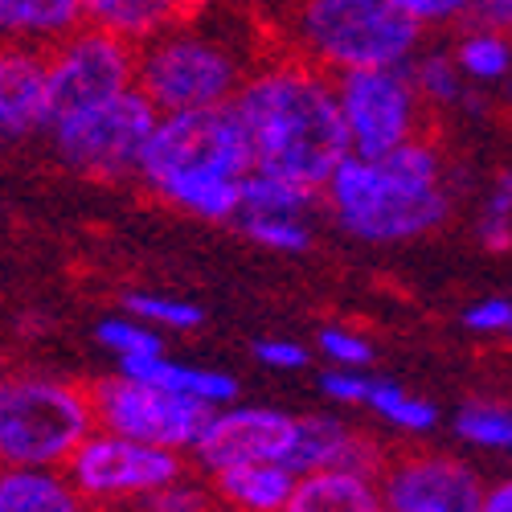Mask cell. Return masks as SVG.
Here are the masks:
<instances>
[{"mask_svg": "<svg viewBox=\"0 0 512 512\" xmlns=\"http://www.w3.org/2000/svg\"><path fill=\"white\" fill-rule=\"evenodd\" d=\"M230 107L246 132L254 173L324 189L332 168L349 156L336 78L287 50L254 62Z\"/></svg>", "mask_w": 512, "mask_h": 512, "instance_id": "6da1fadb", "label": "cell"}, {"mask_svg": "<svg viewBox=\"0 0 512 512\" xmlns=\"http://www.w3.org/2000/svg\"><path fill=\"white\" fill-rule=\"evenodd\" d=\"M332 222L357 242L402 246L435 234L451 218V168L435 132L390 156L349 152L320 189Z\"/></svg>", "mask_w": 512, "mask_h": 512, "instance_id": "7a4b0ae2", "label": "cell"}, {"mask_svg": "<svg viewBox=\"0 0 512 512\" xmlns=\"http://www.w3.org/2000/svg\"><path fill=\"white\" fill-rule=\"evenodd\" d=\"M254 173L234 107L160 115L148 140L140 185L168 209L197 222H238L242 185Z\"/></svg>", "mask_w": 512, "mask_h": 512, "instance_id": "3957f363", "label": "cell"}, {"mask_svg": "<svg viewBox=\"0 0 512 512\" xmlns=\"http://www.w3.org/2000/svg\"><path fill=\"white\" fill-rule=\"evenodd\" d=\"M271 33L279 50L332 78L369 66H406L426 37L394 0H275Z\"/></svg>", "mask_w": 512, "mask_h": 512, "instance_id": "277c9868", "label": "cell"}, {"mask_svg": "<svg viewBox=\"0 0 512 512\" xmlns=\"http://www.w3.org/2000/svg\"><path fill=\"white\" fill-rule=\"evenodd\" d=\"M254 62L259 58L242 54L230 33L209 29L189 13L136 50V87L160 115L226 107L242 91Z\"/></svg>", "mask_w": 512, "mask_h": 512, "instance_id": "5b68a950", "label": "cell"}, {"mask_svg": "<svg viewBox=\"0 0 512 512\" xmlns=\"http://www.w3.org/2000/svg\"><path fill=\"white\" fill-rule=\"evenodd\" d=\"M91 431V386L46 369L0 365V463L66 467Z\"/></svg>", "mask_w": 512, "mask_h": 512, "instance_id": "8992f818", "label": "cell"}, {"mask_svg": "<svg viewBox=\"0 0 512 512\" xmlns=\"http://www.w3.org/2000/svg\"><path fill=\"white\" fill-rule=\"evenodd\" d=\"M160 123L152 99L132 87L115 99L78 107L46 123V136L54 156L78 177L91 181H136L148 152V140Z\"/></svg>", "mask_w": 512, "mask_h": 512, "instance_id": "52a82bcc", "label": "cell"}, {"mask_svg": "<svg viewBox=\"0 0 512 512\" xmlns=\"http://www.w3.org/2000/svg\"><path fill=\"white\" fill-rule=\"evenodd\" d=\"M336 103L349 136V152L357 156H390L402 144L435 132L431 107L414 87L410 62L336 74Z\"/></svg>", "mask_w": 512, "mask_h": 512, "instance_id": "ba28073f", "label": "cell"}, {"mask_svg": "<svg viewBox=\"0 0 512 512\" xmlns=\"http://www.w3.org/2000/svg\"><path fill=\"white\" fill-rule=\"evenodd\" d=\"M66 472L78 484V492L87 496L99 512L103 508H136L156 488L185 476L189 455L168 451V447H152V443H140V439H127V435L95 426V431L78 443V451L70 455Z\"/></svg>", "mask_w": 512, "mask_h": 512, "instance_id": "9c48e42d", "label": "cell"}, {"mask_svg": "<svg viewBox=\"0 0 512 512\" xmlns=\"http://www.w3.org/2000/svg\"><path fill=\"white\" fill-rule=\"evenodd\" d=\"M91 402H95V426H103V431L140 439L152 447H168L181 455H193L213 414L173 390L152 386V381L119 373V369L91 381Z\"/></svg>", "mask_w": 512, "mask_h": 512, "instance_id": "30bf717a", "label": "cell"}, {"mask_svg": "<svg viewBox=\"0 0 512 512\" xmlns=\"http://www.w3.org/2000/svg\"><path fill=\"white\" fill-rule=\"evenodd\" d=\"M132 87H136V46H127L123 37L99 25H82L70 37H62L54 50H46L50 119L115 99Z\"/></svg>", "mask_w": 512, "mask_h": 512, "instance_id": "8fae6325", "label": "cell"}, {"mask_svg": "<svg viewBox=\"0 0 512 512\" xmlns=\"http://www.w3.org/2000/svg\"><path fill=\"white\" fill-rule=\"evenodd\" d=\"M386 512H480L488 480L467 459L439 447L390 451L377 472Z\"/></svg>", "mask_w": 512, "mask_h": 512, "instance_id": "7c38bea8", "label": "cell"}, {"mask_svg": "<svg viewBox=\"0 0 512 512\" xmlns=\"http://www.w3.org/2000/svg\"><path fill=\"white\" fill-rule=\"evenodd\" d=\"M295 426H300V414H287L279 406L230 402V406L209 414L189 459L201 476L226 472V467H238V463H287L291 467Z\"/></svg>", "mask_w": 512, "mask_h": 512, "instance_id": "4fadbf2b", "label": "cell"}, {"mask_svg": "<svg viewBox=\"0 0 512 512\" xmlns=\"http://www.w3.org/2000/svg\"><path fill=\"white\" fill-rule=\"evenodd\" d=\"M386 447H381L369 431L345 414H300L295 426V451H291V472H369L377 476L386 463Z\"/></svg>", "mask_w": 512, "mask_h": 512, "instance_id": "5bb4252c", "label": "cell"}, {"mask_svg": "<svg viewBox=\"0 0 512 512\" xmlns=\"http://www.w3.org/2000/svg\"><path fill=\"white\" fill-rule=\"evenodd\" d=\"M46 54L0 41V144H21L46 132Z\"/></svg>", "mask_w": 512, "mask_h": 512, "instance_id": "9a60e30c", "label": "cell"}, {"mask_svg": "<svg viewBox=\"0 0 512 512\" xmlns=\"http://www.w3.org/2000/svg\"><path fill=\"white\" fill-rule=\"evenodd\" d=\"M0 512H99L66 467L0 463Z\"/></svg>", "mask_w": 512, "mask_h": 512, "instance_id": "2e32d148", "label": "cell"}, {"mask_svg": "<svg viewBox=\"0 0 512 512\" xmlns=\"http://www.w3.org/2000/svg\"><path fill=\"white\" fill-rule=\"evenodd\" d=\"M87 25V0H0V41L54 50L62 37Z\"/></svg>", "mask_w": 512, "mask_h": 512, "instance_id": "e0dca14e", "label": "cell"}, {"mask_svg": "<svg viewBox=\"0 0 512 512\" xmlns=\"http://www.w3.org/2000/svg\"><path fill=\"white\" fill-rule=\"evenodd\" d=\"M119 373H132V377H144L152 386H164L173 390L205 410H222L230 402H238V377L226 373V369H209V365H193V361H177L168 353H156V357H144V361H127V365H115Z\"/></svg>", "mask_w": 512, "mask_h": 512, "instance_id": "ac0fdd59", "label": "cell"}, {"mask_svg": "<svg viewBox=\"0 0 512 512\" xmlns=\"http://www.w3.org/2000/svg\"><path fill=\"white\" fill-rule=\"evenodd\" d=\"M295 480L300 476L287 463H238L209 476L222 512H283Z\"/></svg>", "mask_w": 512, "mask_h": 512, "instance_id": "d6986e66", "label": "cell"}, {"mask_svg": "<svg viewBox=\"0 0 512 512\" xmlns=\"http://www.w3.org/2000/svg\"><path fill=\"white\" fill-rule=\"evenodd\" d=\"M283 512H386L369 472H304Z\"/></svg>", "mask_w": 512, "mask_h": 512, "instance_id": "ffe728a7", "label": "cell"}, {"mask_svg": "<svg viewBox=\"0 0 512 512\" xmlns=\"http://www.w3.org/2000/svg\"><path fill=\"white\" fill-rule=\"evenodd\" d=\"M451 58L472 87H508L512 82V33L467 21L451 41Z\"/></svg>", "mask_w": 512, "mask_h": 512, "instance_id": "44dd1931", "label": "cell"}, {"mask_svg": "<svg viewBox=\"0 0 512 512\" xmlns=\"http://www.w3.org/2000/svg\"><path fill=\"white\" fill-rule=\"evenodd\" d=\"M357 410H369L377 422H386L394 435H406V439H426L439 426V406L435 402H426L422 394L398 386V381H390V377H373V373H365Z\"/></svg>", "mask_w": 512, "mask_h": 512, "instance_id": "7402d4cb", "label": "cell"}, {"mask_svg": "<svg viewBox=\"0 0 512 512\" xmlns=\"http://www.w3.org/2000/svg\"><path fill=\"white\" fill-rule=\"evenodd\" d=\"M181 17H185V9L177 0H87V25H99L115 37H123L127 46H136V50Z\"/></svg>", "mask_w": 512, "mask_h": 512, "instance_id": "603a6c76", "label": "cell"}, {"mask_svg": "<svg viewBox=\"0 0 512 512\" xmlns=\"http://www.w3.org/2000/svg\"><path fill=\"white\" fill-rule=\"evenodd\" d=\"M410 74H414V87H418V95L426 99L431 111L476 107V87L463 78L451 50H418L410 58Z\"/></svg>", "mask_w": 512, "mask_h": 512, "instance_id": "cb8c5ba5", "label": "cell"}, {"mask_svg": "<svg viewBox=\"0 0 512 512\" xmlns=\"http://www.w3.org/2000/svg\"><path fill=\"white\" fill-rule=\"evenodd\" d=\"M451 431L472 451L512 455V406L500 398H467L451 418Z\"/></svg>", "mask_w": 512, "mask_h": 512, "instance_id": "d4e9b609", "label": "cell"}, {"mask_svg": "<svg viewBox=\"0 0 512 512\" xmlns=\"http://www.w3.org/2000/svg\"><path fill=\"white\" fill-rule=\"evenodd\" d=\"M95 340L115 357V365H127V361H144V357L168 353V349H164V332H156L152 324H144V320L132 316V312L103 316V320L95 324Z\"/></svg>", "mask_w": 512, "mask_h": 512, "instance_id": "484cf974", "label": "cell"}, {"mask_svg": "<svg viewBox=\"0 0 512 512\" xmlns=\"http://www.w3.org/2000/svg\"><path fill=\"white\" fill-rule=\"evenodd\" d=\"M316 201H320V189H308L275 173H250L242 185V213H312Z\"/></svg>", "mask_w": 512, "mask_h": 512, "instance_id": "4316f807", "label": "cell"}, {"mask_svg": "<svg viewBox=\"0 0 512 512\" xmlns=\"http://www.w3.org/2000/svg\"><path fill=\"white\" fill-rule=\"evenodd\" d=\"M254 246L275 254H304L312 250V222L308 213H242L234 222Z\"/></svg>", "mask_w": 512, "mask_h": 512, "instance_id": "83f0119b", "label": "cell"}, {"mask_svg": "<svg viewBox=\"0 0 512 512\" xmlns=\"http://www.w3.org/2000/svg\"><path fill=\"white\" fill-rule=\"evenodd\" d=\"M123 312L140 316L144 324H152L156 332H197L205 324V312L193 300H181V295H164V291H127L119 300Z\"/></svg>", "mask_w": 512, "mask_h": 512, "instance_id": "f1b7e54d", "label": "cell"}, {"mask_svg": "<svg viewBox=\"0 0 512 512\" xmlns=\"http://www.w3.org/2000/svg\"><path fill=\"white\" fill-rule=\"evenodd\" d=\"M476 238L492 254L512 250V168H500L492 177L480 201V213H476Z\"/></svg>", "mask_w": 512, "mask_h": 512, "instance_id": "f546056e", "label": "cell"}, {"mask_svg": "<svg viewBox=\"0 0 512 512\" xmlns=\"http://www.w3.org/2000/svg\"><path fill=\"white\" fill-rule=\"evenodd\" d=\"M136 512H222V508H218V496H213L209 476L185 472L173 484H164L152 496H144L136 504Z\"/></svg>", "mask_w": 512, "mask_h": 512, "instance_id": "4dcf8cb0", "label": "cell"}, {"mask_svg": "<svg viewBox=\"0 0 512 512\" xmlns=\"http://www.w3.org/2000/svg\"><path fill=\"white\" fill-rule=\"evenodd\" d=\"M316 349L324 353L328 365L336 369H369L377 361V349H373V336L353 328V324H324L316 332Z\"/></svg>", "mask_w": 512, "mask_h": 512, "instance_id": "1f68e13d", "label": "cell"}, {"mask_svg": "<svg viewBox=\"0 0 512 512\" xmlns=\"http://www.w3.org/2000/svg\"><path fill=\"white\" fill-rule=\"evenodd\" d=\"M394 5L422 29H459L472 21L476 0H394Z\"/></svg>", "mask_w": 512, "mask_h": 512, "instance_id": "d6a6232c", "label": "cell"}, {"mask_svg": "<svg viewBox=\"0 0 512 512\" xmlns=\"http://www.w3.org/2000/svg\"><path fill=\"white\" fill-rule=\"evenodd\" d=\"M463 328H472L476 336H508L512 328V300L508 295H484L463 308Z\"/></svg>", "mask_w": 512, "mask_h": 512, "instance_id": "836d02e7", "label": "cell"}, {"mask_svg": "<svg viewBox=\"0 0 512 512\" xmlns=\"http://www.w3.org/2000/svg\"><path fill=\"white\" fill-rule=\"evenodd\" d=\"M254 361L271 373H300L308 365V345H300L291 336H263V340H254Z\"/></svg>", "mask_w": 512, "mask_h": 512, "instance_id": "e575fe53", "label": "cell"}, {"mask_svg": "<svg viewBox=\"0 0 512 512\" xmlns=\"http://www.w3.org/2000/svg\"><path fill=\"white\" fill-rule=\"evenodd\" d=\"M472 21H484V25H496V29L512 33V0H476Z\"/></svg>", "mask_w": 512, "mask_h": 512, "instance_id": "d590c367", "label": "cell"}, {"mask_svg": "<svg viewBox=\"0 0 512 512\" xmlns=\"http://www.w3.org/2000/svg\"><path fill=\"white\" fill-rule=\"evenodd\" d=\"M480 512H512V472L488 484V496H484Z\"/></svg>", "mask_w": 512, "mask_h": 512, "instance_id": "8d00e7d4", "label": "cell"}, {"mask_svg": "<svg viewBox=\"0 0 512 512\" xmlns=\"http://www.w3.org/2000/svg\"><path fill=\"white\" fill-rule=\"evenodd\" d=\"M177 5H181V9H185V17H189V13H201V9L209 5V0H177Z\"/></svg>", "mask_w": 512, "mask_h": 512, "instance_id": "74e56055", "label": "cell"}, {"mask_svg": "<svg viewBox=\"0 0 512 512\" xmlns=\"http://www.w3.org/2000/svg\"><path fill=\"white\" fill-rule=\"evenodd\" d=\"M508 103H512V82H508Z\"/></svg>", "mask_w": 512, "mask_h": 512, "instance_id": "f35d334b", "label": "cell"}, {"mask_svg": "<svg viewBox=\"0 0 512 512\" xmlns=\"http://www.w3.org/2000/svg\"><path fill=\"white\" fill-rule=\"evenodd\" d=\"M508 340H512V328H508Z\"/></svg>", "mask_w": 512, "mask_h": 512, "instance_id": "ab89813d", "label": "cell"}]
</instances>
